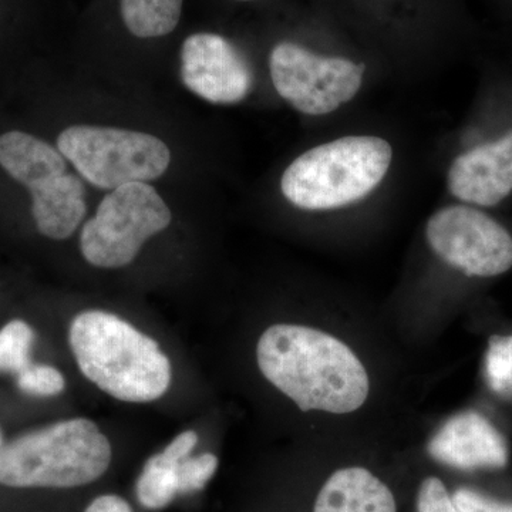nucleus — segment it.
Instances as JSON below:
<instances>
[{
	"label": "nucleus",
	"instance_id": "1",
	"mask_svg": "<svg viewBox=\"0 0 512 512\" xmlns=\"http://www.w3.org/2000/svg\"><path fill=\"white\" fill-rule=\"evenodd\" d=\"M259 370L302 412H356L370 380L356 353L342 340L308 326L279 323L256 345Z\"/></svg>",
	"mask_w": 512,
	"mask_h": 512
},
{
	"label": "nucleus",
	"instance_id": "2",
	"mask_svg": "<svg viewBox=\"0 0 512 512\" xmlns=\"http://www.w3.org/2000/svg\"><path fill=\"white\" fill-rule=\"evenodd\" d=\"M69 343L83 376L113 399L151 403L170 389L173 369L160 345L113 313H79Z\"/></svg>",
	"mask_w": 512,
	"mask_h": 512
},
{
	"label": "nucleus",
	"instance_id": "3",
	"mask_svg": "<svg viewBox=\"0 0 512 512\" xmlns=\"http://www.w3.org/2000/svg\"><path fill=\"white\" fill-rule=\"evenodd\" d=\"M113 450L94 421L77 417L20 434L0 448V485L74 488L109 470Z\"/></svg>",
	"mask_w": 512,
	"mask_h": 512
},
{
	"label": "nucleus",
	"instance_id": "4",
	"mask_svg": "<svg viewBox=\"0 0 512 512\" xmlns=\"http://www.w3.org/2000/svg\"><path fill=\"white\" fill-rule=\"evenodd\" d=\"M392 158V146L383 138H338L296 158L282 175V194L302 210L346 207L382 183Z\"/></svg>",
	"mask_w": 512,
	"mask_h": 512
},
{
	"label": "nucleus",
	"instance_id": "5",
	"mask_svg": "<svg viewBox=\"0 0 512 512\" xmlns=\"http://www.w3.org/2000/svg\"><path fill=\"white\" fill-rule=\"evenodd\" d=\"M57 150L84 180L103 190L156 180L171 163L170 148L160 138L113 127L66 128Z\"/></svg>",
	"mask_w": 512,
	"mask_h": 512
},
{
	"label": "nucleus",
	"instance_id": "6",
	"mask_svg": "<svg viewBox=\"0 0 512 512\" xmlns=\"http://www.w3.org/2000/svg\"><path fill=\"white\" fill-rule=\"evenodd\" d=\"M171 220L170 208L156 188L147 183L121 185L101 200L92 220L84 225L80 249L96 268H123Z\"/></svg>",
	"mask_w": 512,
	"mask_h": 512
},
{
	"label": "nucleus",
	"instance_id": "7",
	"mask_svg": "<svg viewBox=\"0 0 512 512\" xmlns=\"http://www.w3.org/2000/svg\"><path fill=\"white\" fill-rule=\"evenodd\" d=\"M269 70L282 99L308 116H325L356 96L365 66L282 42L272 49Z\"/></svg>",
	"mask_w": 512,
	"mask_h": 512
},
{
	"label": "nucleus",
	"instance_id": "8",
	"mask_svg": "<svg viewBox=\"0 0 512 512\" xmlns=\"http://www.w3.org/2000/svg\"><path fill=\"white\" fill-rule=\"evenodd\" d=\"M427 242L444 262L467 276L494 278L512 268V237L490 215L453 205L431 215Z\"/></svg>",
	"mask_w": 512,
	"mask_h": 512
},
{
	"label": "nucleus",
	"instance_id": "9",
	"mask_svg": "<svg viewBox=\"0 0 512 512\" xmlns=\"http://www.w3.org/2000/svg\"><path fill=\"white\" fill-rule=\"evenodd\" d=\"M181 79L192 93L210 103L234 104L252 89L247 60L224 36L195 33L181 49Z\"/></svg>",
	"mask_w": 512,
	"mask_h": 512
},
{
	"label": "nucleus",
	"instance_id": "10",
	"mask_svg": "<svg viewBox=\"0 0 512 512\" xmlns=\"http://www.w3.org/2000/svg\"><path fill=\"white\" fill-rule=\"evenodd\" d=\"M427 450L439 463L463 471L501 470L510 460L503 434L477 412L451 417L430 440Z\"/></svg>",
	"mask_w": 512,
	"mask_h": 512
},
{
	"label": "nucleus",
	"instance_id": "11",
	"mask_svg": "<svg viewBox=\"0 0 512 512\" xmlns=\"http://www.w3.org/2000/svg\"><path fill=\"white\" fill-rule=\"evenodd\" d=\"M447 184L451 194L467 204L494 207L504 201L512 192V130L457 157Z\"/></svg>",
	"mask_w": 512,
	"mask_h": 512
},
{
	"label": "nucleus",
	"instance_id": "12",
	"mask_svg": "<svg viewBox=\"0 0 512 512\" xmlns=\"http://www.w3.org/2000/svg\"><path fill=\"white\" fill-rule=\"evenodd\" d=\"M313 512H397L392 490L362 467L340 468L316 497Z\"/></svg>",
	"mask_w": 512,
	"mask_h": 512
},
{
	"label": "nucleus",
	"instance_id": "13",
	"mask_svg": "<svg viewBox=\"0 0 512 512\" xmlns=\"http://www.w3.org/2000/svg\"><path fill=\"white\" fill-rule=\"evenodd\" d=\"M30 194L33 220L47 238L63 241L72 237L86 217V188L77 175L66 173Z\"/></svg>",
	"mask_w": 512,
	"mask_h": 512
},
{
	"label": "nucleus",
	"instance_id": "14",
	"mask_svg": "<svg viewBox=\"0 0 512 512\" xmlns=\"http://www.w3.org/2000/svg\"><path fill=\"white\" fill-rule=\"evenodd\" d=\"M0 165L29 191L66 174L63 154L35 136L10 131L0 136Z\"/></svg>",
	"mask_w": 512,
	"mask_h": 512
},
{
	"label": "nucleus",
	"instance_id": "15",
	"mask_svg": "<svg viewBox=\"0 0 512 512\" xmlns=\"http://www.w3.org/2000/svg\"><path fill=\"white\" fill-rule=\"evenodd\" d=\"M198 443V434L188 430L177 437L161 453L148 458L136 484L138 503L148 510H163L178 494V467Z\"/></svg>",
	"mask_w": 512,
	"mask_h": 512
},
{
	"label": "nucleus",
	"instance_id": "16",
	"mask_svg": "<svg viewBox=\"0 0 512 512\" xmlns=\"http://www.w3.org/2000/svg\"><path fill=\"white\" fill-rule=\"evenodd\" d=\"M184 0H120L121 18L131 35L154 39L170 35L183 13Z\"/></svg>",
	"mask_w": 512,
	"mask_h": 512
},
{
	"label": "nucleus",
	"instance_id": "17",
	"mask_svg": "<svg viewBox=\"0 0 512 512\" xmlns=\"http://www.w3.org/2000/svg\"><path fill=\"white\" fill-rule=\"evenodd\" d=\"M35 330L22 319H13L0 329V373L19 375L32 363Z\"/></svg>",
	"mask_w": 512,
	"mask_h": 512
},
{
	"label": "nucleus",
	"instance_id": "18",
	"mask_svg": "<svg viewBox=\"0 0 512 512\" xmlns=\"http://www.w3.org/2000/svg\"><path fill=\"white\" fill-rule=\"evenodd\" d=\"M485 376L493 392L512 399V335L493 336L488 342Z\"/></svg>",
	"mask_w": 512,
	"mask_h": 512
},
{
	"label": "nucleus",
	"instance_id": "19",
	"mask_svg": "<svg viewBox=\"0 0 512 512\" xmlns=\"http://www.w3.org/2000/svg\"><path fill=\"white\" fill-rule=\"evenodd\" d=\"M16 383L20 392L33 397H55L66 389V380L60 370L49 365L30 363L19 375Z\"/></svg>",
	"mask_w": 512,
	"mask_h": 512
},
{
	"label": "nucleus",
	"instance_id": "20",
	"mask_svg": "<svg viewBox=\"0 0 512 512\" xmlns=\"http://www.w3.org/2000/svg\"><path fill=\"white\" fill-rule=\"evenodd\" d=\"M218 470V457L212 453L188 456L178 467V493L190 494L205 487Z\"/></svg>",
	"mask_w": 512,
	"mask_h": 512
},
{
	"label": "nucleus",
	"instance_id": "21",
	"mask_svg": "<svg viewBox=\"0 0 512 512\" xmlns=\"http://www.w3.org/2000/svg\"><path fill=\"white\" fill-rule=\"evenodd\" d=\"M417 512H461L454 504L453 495L437 477H429L420 485L417 494Z\"/></svg>",
	"mask_w": 512,
	"mask_h": 512
},
{
	"label": "nucleus",
	"instance_id": "22",
	"mask_svg": "<svg viewBox=\"0 0 512 512\" xmlns=\"http://www.w3.org/2000/svg\"><path fill=\"white\" fill-rule=\"evenodd\" d=\"M453 501L461 512H512V503L488 497L471 488H458L453 494Z\"/></svg>",
	"mask_w": 512,
	"mask_h": 512
},
{
	"label": "nucleus",
	"instance_id": "23",
	"mask_svg": "<svg viewBox=\"0 0 512 512\" xmlns=\"http://www.w3.org/2000/svg\"><path fill=\"white\" fill-rule=\"evenodd\" d=\"M84 512H133L130 504L119 495L106 494L94 498Z\"/></svg>",
	"mask_w": 512,
	"mask_h": 512
},
{
	"label": "nucleus",
	"instance_id": "24",
	"mask_svg": "<svg viewBox=\"0 0 512 512\" xmlns=\"http://www.w3.org/2000/svg\"><path fill=\"white\" fill-rule=\"evenodd\" d=\"M3 444H5V441H3V434H2V430H0V448L3 447Z\"/></svg>",
	"mask_w": 512,
	"mask_h": 512
},
{
	"label": "nucleus",
	"instance_id": "25",
	"mask_svg": "<svg viewBox=\"0 0 512 512\" xmlns=\"http://www.w3.org/2000/svg\"><path fill=\"white\" fill-rule=\"evenodd\" d=\"M237 2H254V0H237Z\"/></svg>",
	"mask_w": 512,
	"mask_h": 512
}]
</instances>
